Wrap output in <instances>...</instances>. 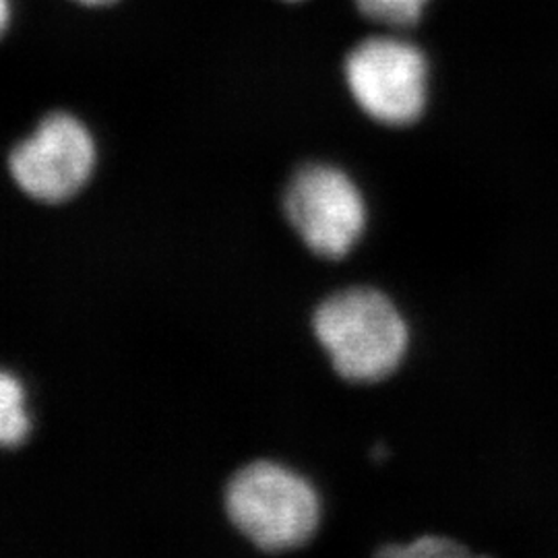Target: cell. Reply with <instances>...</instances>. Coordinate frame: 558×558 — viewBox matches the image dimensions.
<instances>
[{"label":"cell","instance_id":"7","mask_svg":"<svg viewBox=\"0 0 558 558\" xmlns=\"http://www.w3.org/2000/svg\"><path fill=\"white\" fill-rule=\"evenodd\" d=\"M428 0H356L360 11L387 25H412L422 17Z\"/></svg>","mask_w":558,"mask_h":558},{"label":"cell","instance_id":"5","mask_svg":"<svg viewBox=\"0 0 558 558\" xmlns=\"http://www.w3.org/2000/svg\"><path fill=\"white\" fill-rule=\"evenodd\" d=\"M96 166V145L89 131L69 114H52L34 137L11 154V172L21 189L44 203L77 195Z\"/></svg>","mask_w":558,"mask_h":558},{"label":"cell","instance_id":"6","mask_svg":"<svg viewBox=\"0 0 558 558\" xmlns=\"http://www.w3.org/2000/svg\"><path fill=\"white\" fill-rule=\"evenodd\" d=\"M23 387L20 380L0 373V445L17 447L29 435V418L23 405Z\"/></svg>","mask_w":558,"mask_h":558},{"label":"cell","instance_id":"3","mask_svg":"<svg viewBox=\"0 0 558 558\" xmlns=\"http://www.w3.org/2000/svg\"><path fill=\"white\" fill-rule=\"evenodd\" d=\"M345 81L368 117L403 126L424 112L428 62L410 41L371 38L359 44L345 60Z\"/></svg>","mask_w":558,"mask_h":558},{"label":"cell","instance_id":"4","mask_svg":"<svg viewBox=\"0 0 558 558\" xmlns=\"http://www.w3.org/2000/svg\"><path fill=\"white\" fill-rule=\"evenodd\" d=\"M283 209L304 244L325 259L345 257L366 226L359 186L338 168L323 163L296 172L286 191Z\"/></svg>","mask_w":558,"mask_h":558},{"label":"cell","instance_id":"9","mask_svg":"<svg viewBox=\"0 0 558 558\" xmlns=\"http://www.w3.org/2000/svg\"><path fill=\"white\" fill-rule=\"evenodd\" d=\"M9 25V0H0V36Z\"/></svg>","mask_w":558,"mask_h":558},{"label":"cell","instance_id":"1","mask_svg":"<svg viewBox=\"0 0 558 558\" xmlns=\"http://www.w3.org/2000/svg\"><path fill=\"white\" fill-rule=\"evenodd\" d=\"M315 336L339 377L377 383L396 373L408 350V325L393 302L373 288H352L325 300Z\"/></svg>","mask_w":558,"mask_h":558},{"label":"cell","instance_id":"2","mask_svg":"<svg viewBox=\"0 0 558 558\" xmlns=\"http://www.w3.org/2000/svg\"><path fill=\"white\" fill-rule=\"evenodd\" d=\"M226 511L240 534L265 553L300 548L319 530L317 490L274 461H255L230 480Z\"/></svg>","mask_w":558,"mask_h":558},{"label":"cell","instance_id":"10","mask_svg":"<svg viewBox=\"0 0 558 558\" xmlns=\"http://www.w3.org/2000/svg\"><path fill=\"white\" fill-rule=\"evenodd\" d=\"M83 4H94V7H98V4H108V2H112V0H80Z\"/></svg>","mask_w":558,"mask_h":558},{"label":"cell","instance_id":"11","mask_svg":"<svg viewBox=\"0 0 558 558\" xmlns=\"http://www.w3.org/2000/svg\"><path fill=\"white\" fill-rule=\"evenodd\" d=\"M286 2H302V0H286Z\"/></svg>","mask_w":558,"mask_h":558},{"label":"cell","instance_id":"8","mask_svg":"<svg viewBox=\"0 0 558 558\" xmlns=\"http://www.w3.org/2000/svg\"><path fill=\"white\" fill-rule=\"evenodd\" d=\"M383 557H465L468 550L451 539L420 538L410 546H391L380 550Z\"/></svg>","mask_w":558,"mask_h":558}]
</instances>
